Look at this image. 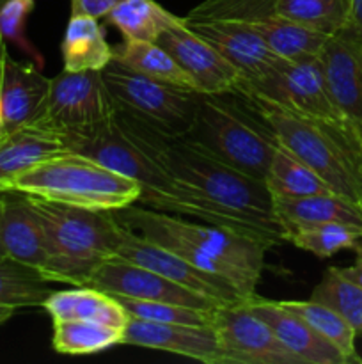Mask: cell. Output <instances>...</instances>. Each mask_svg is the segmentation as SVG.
<instances>
[{"instance_id":"6da1fadb","label":"cell","mask_w":362,"mask_h":364,"mask_svg":"<svg viewBox=\"0 0 362 364\" xmlns=\"http://www.w3.org/2000/svg\"><path fill=\"white\" fill-rule=\"evenodd\" d=\"M114 121L162 169L201 191L216 205L247 223L270 247L287 242L286 230L277 219L273 198L265 181L226 166L187 137L163 134L117 109Z\"/></svg>"},{"instance_id":"7a4b0ae2","label":"cell","mask_w":362,"mask_h":364,"mask_svg":"<svg viewBox=\"0 0 362 364\" xmlns=\"http://www.w3.org/2000/svg\"><path fill=\"white\" fill-rule=\"evenodd\" d=\"M126 230L163 245L197 269L229 281L243 299L254 297L270 245L243 231L158 212L133 203L114 212Z\"/></svg>"},{"instance_id":"3957f363","label":"cell","mask_w":362,"mask_h":364,"mask_svg":"<svg viewBox=\"0 0 362 364\" xmlns=\"http://www.w3.org/2000/svg\"><path fill=\"white\" fill-rule=\"evenodd\" d=\"M71 151L89 156L102 166L137 181L141 185L137 205L199 223L233 228L263 240L247 223L216 205L201 191L162 169L119 130L114 117L91 137L78 141Z\"/></svg>"},{"instance_id":"277c9868","label":"cell","mask_w":362,"mask_h":364,"mask_svg":"<svg viewBox=\"0 0 362 364\" xmlns=\"http://www.w3.org/2000/svg\"><path fill=\"white\" fill-rule=\"evenodd\" d=\"M185 137L226 166L261 181L279 146L259 107L236 87L201 92L195 121Z\"/></svg>"},{"instance_id":"5b68a950","label":"cell","mask_w":362,"mask_h":364,"mask_svg":"<svg viewBox=\"0 0 362 364\" xmlns=\"http://www.w3.org/2000/svg\"><path fill=\"white\" fill-rule=\"evenodd\" d=\"M28 201L45 230L48 283L87 287L92 274L114 258L126 228L114 212L77 208L38 198H28Z\"/></svg>"},{"instance_id":"8992f818","label":"cell","mask_w":362,"mask_h":364,"mask_svg":"<svg viewBox=\"0 0 362 364\" xmlns=\"http://www.w3.org/2000/svg\"><path fill=\"white\" fill-rule=\"evenodd\" d=\"M2 192L77 208L117 212L137 203L141 185L89 156L66 151L11 178L0 185Z\"/></svg>"},{"instance_id":"52a82bcc","label":"cell","mask_w":362,"mask_h":364,"mask_svg":"<svg viewBox=\"0 0 362 364\" xmlns=\"http://www.w3.org/2000/svg\"><path fill=\"white\" fill-rule=\"evenodd\" d=\"M102 78L117 110L174 137H185L190 132L199 91L149 78L117 59L103 68Z\"/></svg>"},{"instance_id":"ba28073f","label":"cell","mask_w":362,"mask_h":364,"mask_svg":"<svg viewBox=\"0 0 362 364\" xmlns=\"http://www.w3.org/2000/svg\"><path fill=\"white\" fill-rule=\"evenodd\" d=\"M247 96L259 107L284 148L290 149L302 164L314 171L336 194L361 203L351 162L336 128L314 123L266 100L252 95Z\"/></svg>"},{"instance_id":"9c48e42d","label":"cell","mask_w":362,"mask_h":364,"mask_svg":"<svg viewBox=\"0 0 362 364\" xmlns=\"http://www.w3.org/2000/svg\"><path fill=\"white\" fill-rule=\"evenodd\" d=\"M116 105L103 84L102 71H66L50 78L48 96L39 123L70 141L71 149L82 139L102 130L114 117Z\"/></svg>"},{"instance_id":"30bf717a","label":"cell","mask_w":362,"mask_h":364,"mask_svg":"<svg viewBox=\"0 0 362 364\" xmlns=\"http://www.w3.org/2000/svg\"><path fill=\"white\" fill-rule=\"evenodd\" d=\"M236 87L318 124L348 130L346 123L330 100L319 55L280 60L279 66L261 80L238 82Z\"/></svg>"},{"instance_id":"8fae6325","label":"cell","mask_w":362,"mask_h":364,"mask_svg":"<svg viewBox=\"0 0 362 364\" xmlns=\"http://www.w3.org/2000/svg\"><path fill=\"white\" fill-rule=\"evenodd\" d=\"M212 326L219 336L224 364H304L245 301L216 308Z\"/></svg>"},{"instance_id":"7c38bea8","label":"cell","mask_w":362,"mask_h":364,"mask_svg":"<svg viewBox=\"0 0 362 364\" xmlns=\"http://www.w3.org/2000/svg\"><path fill=\"white\" fill-rule=\"evenodd\" d=\"M319 63L330 100L362 148V36L350 28L330 34Z\"/></svg>"},{"instance_id":"4fadbf2b","label":"cell","mask_w":362,"mask_h":364,"mask_svg":"<svg viewBox=\"0 0 362 364\" xmlns=\"http://www.w3.org/2000/svg\"><path fill=\"white\" fill-rule=\"evenodd\" d=\"M116 259L135 263V265L146 267L188 290L195 291L204 297L215 299L222 304H234V302L245 301L243 295L224 277L215 274L204 272L197 269L187 259L181 258L176 252L169 251L163 245L155 244L151 240H146L141 235L126 230L119 249L114 255Z\"/></svg>"},{"instance_id":"5bb4252c","label":"cell","mask_w":362,"mask_h":364,"mask_svg":"<svg viewBox=\"0 0 362 364\" xmlns=\"http://www.w3.org/2000/svg\"><path fill=\"white\" fill-rule=\"evenodd\" d=\"M87 287L106 291L119 297L138 299V301L170 302L195 309H216L226 306L215 299L204 297L146 267L124 262V259H106L94 274Z\"/></svg>"},{"instance_id":"9a60e30c","label":"cell","mask_w":362,"mask_h":364,"mask_svg":"<svg viewBox=\"0 0 362 364\" xmlns=\"http://www.w3.org/2000/svg\"><path fill=\"white\" fill-rule=\"evenodd\" d=\"M188 27L212 43L224 59L238 71V82H256L272 73L283 59L268 48L251 23L240 20L190 21Z\"/></svg>"},{"instance_id":"2e32d148","label":"cell","mask_w":362,"mask_h":364,"mask_svg":"<svg viewBox=\"0 0 362 364\" xmlns=\"http://www.w3.org/2000/svg\"><path fill=\"white\" fill-rule=\"evenodd\" d=\"M195 82L199 92H224L236 87L240 75L222 53L192 31L185 18L163 31L156 39Z\"/></svg>"},{"instance_id":"e0dca14e","label":"cell","mask_w":362,"mask_h":364,"mask_svg":"<svg viewBox=\"0 0 362 364\" xmlns=\"http://www.w3.org/2000/svg\"><path fill=\"white\" fill-rule=\"evenodd\" d=\"M121 345L153 348L183 355L204 364H224V354L213 326L160 323L130 318Z\"/></svg>"},{"instance_id":"ac0fdd59","label":"cell","mask_w":362,"mask_h":364,"mask_svg":"<svg viewBox=\"0 0 362 364\" xmlns=\"http://www.w3.org/2000/svg\"><path fill=\"white\" fill-rule=\"evenodd\" d=\"M0 237L7 258L34 269L48 283L45 230L27 196L18 192L0 194Z\"/></svg>"},{"instance_id":"d6986e66","label":"cell","mask_w":362,"mask_h":364,"mask_svg":"<svg viewBox=\"0 0 362 364\" xmlns=\"http://www.w3.org/2000/svg\"><path fill=\"white\" fill-rule=\"evenodd\" d=\"M256 316L268 323L287 350L300 358L304 364H348L344 355L329 340L316 333L297 313L284 308L279 301H268L258 295L245 301Z\"/></svg>"},{"instance_id":"ffe728a7","label":"cell","mask_w":362,"mask_h":364,"mask_svg":"<svg viewBox=\"0 0 362 364\" xmlns=\"http://www.w3.org/2000/svg\"><path fill=\"white\" fill-rule=\"evenodd\" d=\"M50 78L34 64L20 63L7 53L0 80V116L6 134L41 117Z\"/></svg>"},{"instance_id":"44dd1931","label":"cell","mask_w":362,"mask_h":364,"mask_svg":"<svg viewBox=\"0 0 362 364\" xmlns=\"http://www.w3.org/2000/svg\"><path fill=\"white\" fill-rule=\"evenodd\" d=\"M66 151H71L70 141L39 121L9 132L0 139V185Z\"/></svg>"},{"instance_id":"7402d4cb","label":"cell","mask_w":362,"mask_h":364,"mask_svg":"<svg viewBox=\"0 0 362 364\" xmlns=\"http://www.w3.org/2000/svg\"><path fill=\"white\" fill-rule=\"evenodd\" d=\"M52 322L84 320L124 329L130 320L128 313L114 295L94 287H75L71 290L52 291L41 306Z\"/></svg>"},{"instance_id":"603a6c76","label":"cell","mask_w":362,"mask_h":364,"mask_svg":"<svg viewBox=\"0 0 362 364\" xmlns=\"http://www.w3.org/2000/svg\"><path fill=\"white\" fill-rule=\"evenodd\" d=\"M273 210L284 230L300 224L322 223H341L362 230L361 203L351 201L336 192L293 199L273 198Z\"/></svg>"},{"instance_id":"cb8c5ba5","label":"cell","mask_w":362,"mask_h":364,"mask_svg":"<svg viewBox=\"0 0 362 364\" xmlns=\"http://www.w3.org/2000/svg\"><path fill=\"white\" fill-rule=\"evenodd\" d=\"M66 71H102L114 59V46L106 41L98 18L71 14L60 43Z\"/></svg>"},{"instance_id":"d4e9b609","label":"cell","mask_w":362,"mask_h":364,"mask_svg":"<svg viewBox=\"0 0 362 364\" xmlns=\"http://www.w3.org/2000/svg\"><path fill=\"white\" fill-rule=\"evenodd\" d=\"M247 23H251V27L268 45V48L283 60H298L304 57L319 55L330 36L279 14L247 21Z\"/></svg>"},{"instance_id":"484cf974","label":"cell","mask_w":362,"mask_h":364,"mask_svg":"<svg viewBox=\"0 0 362 364\" xmlns=\"http://www.w3.org/2000/svg\"><path fill=\"white\" fill-rule=\"evenodd\" d=\"M114 59L121 60L131 70L155 80L176 85V87L197 91L190 75L177 64V60L156 41H131L114 46Z\"/></svg>"},{"instance_id":"4316f807","label":"cell","mask_w":362,"mask_h":364,"mask_svg":"<svg viewBox=\"0 0 362 364\" xmlns=\"http://www.w3.org/2000/svg\"><path fill=\"white\" fill-rule=\"evenodd\" d=\"M265 185L272 198L293 199L305 198L314 194H329L334 192L318 174L302 164L290 149L279 142L268 171L265 176Z\"/></svg>"},{"instance_id":"83f0119b","label":"cell","mask_w":362,"mask_h":364,"mask_svg":"<svg viewBox=\"0 0 362 364\" xmlns=\"http://www.w3.org/2000/svg\"><path fill=\"white\" fill-rule=\"evenodd\" d=\"M105 20L116 27L124 39L156 41L163 31L180 20V16L163 9L155 0H123L106 14Z\"/></svg>"},{"instance_id":"f1b7e54d","label":"cell","mask_w":362,"mask_h":364,"mask_svg":"<svg viewBox=\"0 0 362 364\" xmlns=\"http://www.w3.org/2000/svg\"><path fill=\"white\" fill-rule=\"evenodd\" d=\"M124 329L84 320L53 322L52 347L57 354L89 355L121 345Z\"/></svg>"},{"instance_id":"f546056e","label":"cell","mask_w":362,"mask_h":364,"mask_svg":"<svg viewBox=\"0 0 362 364\" xmlns=\"http://www.w3.org/2000/svg\"><path fill=\"white\" fill-rule=\"evenodd\" d=\"M290 311L297 313L300 318H304L316 333L322 334L325 340H329L341 354L344 355L348 364L362 363L358 355L355 340H357V331L348 320H344L339 313L330 309L329 306L316 302L312 299L309 301H279Z\"/></svg>"},{"instance_id":"4dcf8cb0","label":"cell","mask_w":362,"mask_h":364,"mask_svg":"<svg viewBox=\"0 0 362 364\" xmlns=\"http://www.w3.org/2000/svg\"><path fill=\"white\" fill-rule=\"evenodd\" d=\"M287 242L318 258H330L344 249H357L362 230L341 223L300 224L286 228Z\"/></svg>"},{"instance_id":"1f68e13d","label":"cell","mask_w":362,"mask_h":364,"mask_svg":"<svg viewBox=\"0 0 362 364\" xmlns=\"http://www.w3.org/2000/svg\"><path fill=\"white\" fill-rule=\"evenodd\" d=\"M43 276L31 267H25L13 259L0 262V304L13 308L43 306L52 294Z\"/></svg>"},{"instance_id":"d6a6232c","label":"cell","mask_w":362,"mask_h":364,"mask_svg":"<svg viewBox=\"0 0 362 364\" xmlns=\"http://www.w3.org/2000/svg\"><path fill=\"white\" fill-rule=\"evenodd\" d=\"M275 14L336 34L346 27L348 0H277Z\"/></svg>"},{"instance_id":"836d02e7","label":"cell","mask_w":362,"mask_h":364,"mask_svg":"<svg viewBox=\"0 0 362 364\" xmlns=\"http://www.w3.org/2000/svg\"><path fill=\"white\" fill-rule=\"evenodd\" d=\"M311 299L329 306L348 320L358 334L362 333V288L339 276L334 267L327 269L323 279L312 290Z\"/></svg>"},{"instance_id":"e575fe53","label":"cell","mask_w":362,"mask_h":364,"mask_svg":"<svg viewBox=\"0 0 362 364\" xmlns=\"http://www.w3.org/2000/svg\"><path fill=\"white\" fill-rule=\"evenodd\" d=\"M130 318L160 323H187V326H212L215 309H195L170 302L138 301V299L114 295Z\"/></svg>"},{"instance_id":"d590c367","label":"cell","mask_w":362,"mask_h":364,"mask_svg":"<svg viewBox=\"0 0 362 364\" xmlns=\"http://www.w3.org/2000/svg\"><path fill=\"white\" fill-rule=\"evenodd\" d=\"M277 0H204L190 11L187 20H240L254 21L275 14Z\"/></svg>"},{"instance_id":"8d00e7d4","label":"cell","mask_w":362,"mask_h":364,"mask_svg":"<svg viewBox=\"0 0 362 364\" xmlns=\"http://www.w3.org/2000/svg\"><path fill=\"white\" fill-rule=\"evenodd\" d=\"M32 9L34 0H9L0 7V34L6 41L11 39L27 52H32V48L25 39V23Z\"/></svg>"},{"instance_id":"74e56055","label":"cell","mask_w":362,"mask_h":364,"mask_svg":"<svg viewBox=\"0 0 362 364\" xmlns=\"http://www.w3.org/2000/svg\"><path fill=\"white\" fill-rule=\"evenodd\" d=\"M337 135H339L341 142H343L344 149L348 153V159L351 162V171H353L355 185H357L358 199H361L362 205V148L357 144V141L353 139V135L346 130H341V128H336Z\"/></svg>"},{"instance_id":"f35d334b","label":"cell","mask_w":362,"mask_h":364,"mask_svg":"<svg viewBox=\"0 0 362 364\" xmlns=\"http://www.w3.org/2000/svg\"><path fill=\"white\" fill-rule=\"evenodd\" d=\"M123 0H71V14H87L92 18H105Z\"/></svg>"},{"instance_id":"ab89813d","label":"cell","mask_w":362,"mask_h":364,"mask_svg":"<svg viewBox=\"0 0 362 364\" xmlns=\"http://www.w3.org/2000/svg\"><path fill=\"white\" fill-rule=\"evenodd\" d=\"M355 252H357V259L353 262V265H350V267H334V269H336L337 274H339V276H343L344 279L351 281V283L362 288V247H361V245L355 249Z\"/></svg>"},{"instance_id":"60d3db41","label":"cell","mask_w":362,"mask_h":364,"mask_svg":"<svg viewBox=\"0 0 362 364\" xmlns=\"http://www.w3.org/2000/svg\"><path fill=\"white\" fill-rule=\"evenodd\" d=\"M362 36V0H348L346 27Z\"/></svg>"},{"instance_id":"b9f144b4","label":"cell","mask_w":362,"mask_h":364,"mask_svg":"<svg viewBox=\"0 0 362 364\" xmlns=\"http://www.w3.org/2000/svg\"><path fill=\"white\" fill-rule=\"evenodd\" d=\"M14 311H16V308H13V306L0 304V326H2L4 322H7V320L14 315Z\"/></svg>"},{"instance_id":"7bdbcfd3","label":"cell","mask_w":362,"mask_h":364,"mask_svg":"<svg viewBox=\"0 0 362 364\" xmlns=\"http://www.w3.org/2000/svg\"><path fill=\"white\" fill-rule=\"evenodd\" d=\"M6 55H7L6 39H4V36L0 34V80H2V70H4V60H6Z\"/></svg>"},{"instance_id":"ee69618b","label":"cell","mask_w":362,"mask_h":364,"mask_svg":"<svg viewBox=\"0 0 362 364\" xmlns=\"http://www.w3.org/2000/svg\"><path fill=\"white\" fill-rule=\"evenodd\" d=\"M4 259H9L6 256V251H4V245H2V237H0V262H4Z\"/></svg>"},{"instance_id":"f6af8a7d","label":"cell","mask_w":362,"mask_h":364,"mask_svg":"<svg viewBox=\"0 0 362 364\" xmlns=\"http://www.w3.org/2000/svg\"><path fill=\"white\" fill-rule=\"evenodd\" d=\"M6 135V130H4V123H2V116H0V139Z\"/></svg>"},{"instance_id":"bcb514c9","label":"cell","mask_w":362,"mask_h":364,"mask_svg":"<svg viewBox=\"0 0 362 364\" xmlns=\"http://www.w3.org/2000/svg\"><path fill=\"white\" fill-rule=\"evenodd\" d=\"M6 2H9V0H0V7H2Z\"/></svg>"}]
</instances>
